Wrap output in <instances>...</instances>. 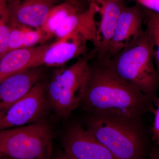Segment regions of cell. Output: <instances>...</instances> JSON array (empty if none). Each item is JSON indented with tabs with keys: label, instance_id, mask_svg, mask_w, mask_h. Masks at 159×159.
Segmentation results:
<instances>
[{
	"label": "cell",
	"instance_id": "obj_1",
	"mask_svg": "<svg viewBox=\"0 0 159 159\" xmlns=\"http://www.w3.org/2000/svg\"><path fill=\"white\" fill-rule=\"evenodd\" d=\"M152 100L119 79L105 61L90 63L85 92L80 104L89 113L115 114L141 118L149 111Z\"/></svg>",
	"mask_w": 159,
	"mask_h": 159
},
{
	"label": "cell",
	"instance_id": "obj_2",
	"mask_svg": "<svg viewBox=\"0 0 159 159\" xmlns=\"http://www.w3.org/2000/svg\"><path fill=\"white\" fill-rule=\"evenodd\" d=\"M86 128L116 159H140L147 153L148 139L141 118L89 114Z\"/></svg>",
	"mask_w": 159,
	"mask_h": 159
},
{
	"label": "cell",
	"instance_id": "obj_3",
	"mask_svg": "<svg viewBox=\"0 0 159 159\" xmlns=\"http://www.w3.org/2000/svg\"><path fill=\"white\" fill-rule=\"evenodd\" d=\"M154 48L145 31L142 36L105 61L119 79L130 84L153 101L159 87V72Z\"/></svg>",
	"mask_w": 159,
	"mask_h": 159
},
{
	"label": "cell",
	"instance_id": "obj_4",
	"mask_svg": "<svg viewBox=\"0 0 159 159\" xmlns=\"http://www.w3.org/2000/svg\"><path fill=\"white\" fill-rule=\"evenodd\" d=\"M93 51L68 67L54 71L48 88L49 103L56 116L66 119L80 105L85 92Z\"/></svg>",
	"mask_w": 159,
	"mask_h": 159
},
{
	"label": "cell",
	"instance_id": "obj_5",
	"mask_svg": "<svg viewBox=\"0 0 159 159\" xmlns=\"http://www.w3.org/2000/svg\"><path fill=\"white\" fill-rule=\"evenodd\" d=\"M54 134L44 121L0 130V151L11 158L45 159L53 151Z\"/></svg>",
	"mask_w": 159,
	"mask_h": 159
},
{
	"label": "cell",
	"instance_id": "obj_6",
	"mask_svg": "<svg viewBox=\"0 0 159 159\" xmlns=\"http://www.w3.org/2000/svg\"><path fill=\"white\" fill-rule=\"evenodd\" d=\"M47 92L43 84L37 82L0 117V130L41 120L49 103Z\"/></svg>",
	"mask_w": 159,
	"mask_h": 159
},
{
	"label": "cell",
	"instance_id": "obj_7",
	"mask_svg": "<svg viewBox=\"0 0 159 159\" xmlns=\"http://www.w3.org/2000/svg\"><path fill=\"white\" fill-rule=\"evenodd\" d=\"M61 145L63 157L73 159H116L104 145L80 122L69 126Z\"/></svg>",
	"mask_w": 159,
	"mask_h": 159
},
{
	"label": "cell",
	"instance_id": "obj_8",
	"mask_svg": "<svg viewBox=\"0 0 159 159\" xmlns=\"http://www.w3.org/2000/svg\"><path fill=\"white\" fill-rule=\"evenodd\" d=\"M144 21L143 9L140 5L124 6L118 18L108 55L104 61L142 36L145 31L143 28Z\"/></svg>",
	"mask_w": 159,
	"mask_h": 159
},
{
	"label": "cell",
	"instance_id": "obj_9",
	"mask_svg": "<svg viewBox=\"0 0 159 159\" xmlns=\"http://www.w3.org/2000/svg\"><path fill=\"white\" fill-rule=\"evenodd\" d=\"M97 3L100 20L97 23L96 41L93 51L97 60L104 61L108 54L111 40L119 15L125 6L122 0H88Z\"/></svg>",
	"mask_w": 159,
	"mask_h": 159
},
{
	"label": "cell",
	"instance_id": "obj_10",
	"mask_svg": "<svg viewBox=\"0 0 159 159\" xmlns=\"http://www.w3.org/2000/svg\"><path fill=\"white\" fill-rule=\"evenodd\" d=\"M87 42L79 34H71L48 44L37 66L62 67L71 60L87 54Z\"/></svg>",
	"mask_w": 159,
	"mask_h": 159
},
{
	"label": "cell",
	"instance_id": "obj_11",
	"mask_svg": "<svg viewBox=\"0 0 159 159\" xmlns=\"http://www.w3.org/2000/svg\"><path fill=\"white\" fill-rule=\"evenodd\" d=\"M43 71L41 66L14 74L0 82V117L24 97L39 81Z\"/></svg>",
	"mask_w": 159,
	"mask_h": 159
},
{
	"label": "cell",
	"instance_id": "obj_12",
	"mask_svg": "<svg viewBox=\"0 0 159 159\" xmlns=\"http://www.w3.org/2000/svg\"><path fill=\"white\" fill-rule=\"evenodd\" d=\"M59 0H13L8 2L11 22L40 28L49 11Z\"/></svg>",
	"mask_w": 159,
	"mask_h": 159
},
{
	"label": "cell",
	"instance_id": "obj_13",
	"mask_svg": "<svg viewBox=\"0 0 159 159\" xmlns=\"http://www.w3.org/2000/svg\"><path fill=\"white\" fill-rule=\"evenodd\" d=\"M48 44L7 51L0 58V82L14 74L37 67Z\"/></svg>",
	"mask_w": 159,
	"mask_h": 159
},
{
	"label": "cell",
	"instance_id": "obj_14",
	"mask_svg": "<svg viewBox=\"0 0 159 159\" xmlns=\"http://www.w3.org/2000/svg\"><path fill=\"white\" fill-rule=\"evenodd\" d=\"M78 7L74 3L65 2L58 3L49 11L41 29L53 37L54 31L66 17L79 11Z\"/></svg>",
	"mask_w": 159,
	"mask_h": 159
},
{
	"label": "cell",
	"instance_id": "obj_15",
	"mask_svg": "<svg viewBox=\"0 0 159 159\" xmlns=\"http://www.w3.org/2000/svg\"><path fill=\"white\" fill-rule=\"evenodd\" d=\"M146 23L145 34L154 48L153 59L157 70L159 69V13L148 9H143Z\"/></svg>",
	"mask_w": 159,
	"mask_h": 159
},
{
	"label": "cell",
	"instance_id": "obj_16",
	"mask_svg": "<svg viewBox=\"0 0 159 159\" xmlns=\"http://www.w3.org/2000/svg\"><path fill=\"white\" fill-rule=\"evenodd\" d=\"M11 17L7 0H0V58L8 51Z\"/></svg>",
	"mask_w": 159,
	"mask_h": 159
},
{
	"label": "cell",
	"instance_id": "obj_17",
	"mask_svg": "<svg viewBox=\"0 0 159 159\" xmlns=\"http://www.w3.org/2000/svg\"><path fill=\"white\" fill-rule=\"evenodd\" d=\"M51 38L41 28L24 25L23 48L34 47L38 44L45 42Z\"/></svg>",
	"mask_w": 159,
	"mask_h": 159
},
{
	"label": "cell",
	"instance_id": "obj_18",
	"mask_svg": "<svg viewBox=\"0 0 159 159\" xmlns=\"http://www.w3.org/2000/svg\"><path fill=\"white\" fill-rule=\"evenodd\" d=\"M24 25L11 22L8 42V51L23 48Z\"/></svg>",
	"mask_w": 159,
	"mask_h": 159
},
{
	"label": "cell",
	"instance_id": "obj_19",
	"mask_svg": "<svg viewBox=\"0 0 159 159\" xmlns=\"http://www.w3.org/2000/svg\"><path fill=\"white\" fill-rule=\"evenodd\" d=\"M155 104L156 108L153 107V105L149 109V111L153 113L154 117L151 132L152 134V140L155 143L156 145H159V99L157 97L154 99L153 101Z\"/></svg>",
	"mask_w": 159,
	"mask_h": 159
},
{
	"label": "cell",
	"instance_id": "obj_20",
	"mask_svg": "<svg viewBox=\"0 0 159 159\" xmlns=\"http://www.w3.org/2000/svg\"><path fill=\"white\" fill-rule=\"evenodd\" d=\"M141 5L145 9L159 13V0H137Z\"/></svg>",
	"mask_w": 159,
	"mask_h": 159
},
{
	"label": "cell",
	"instance_id": "obj_21",
	"mask_svg": "<svg viewBox=\"0 0 159 159\" xmlns=\"http://www.w3.org/2000/svg\"><path fill=\"white\" fill-rule=\"evenodd\" d=\"M2 152H1V151H0V158L1 157H2Z\"/></svg>",
	"mask_w": 159,
	"mask_h": 159
},
{
	"label": "cell",
	"instance_id": "obj_22",
	"mask_svg": "<svg viewBox=\"0 0 159 159\" xmlns=\"http://www.w3.org/2000/svg\"><path fill=\"white\" fill-rule=\"evenodd\" d=\"M7 1H11V0H7Z\"/></svg>",
	"mask_w": 159,
	"mask_h": 159
}]
</instances>
